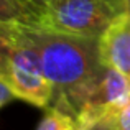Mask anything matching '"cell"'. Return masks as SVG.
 <instances>
[{"label": "cell", "instance_id": "cell-2", "mask_svg": "<svg viewBox=\"0 0 130 130\" xmlns=\"http://www.w3.org/2000/svg\"><path fill=\"white\" fill-rule=\"evenodd\" d=\"M124 0H54L36 10V26L84 38H101L124 13Z\"/></svg>", "mask_w": 130, "mask_h": 130}, {"label": "cell", "instance_id": "cell-3", "mask_svg": "<svg viewBox=\"0 0 130 130\" xmlns=\"http://www.w3.org/2000/svg\"><path fill=\"white\" fill-rule=\"evenodd\" d=\"M0 79L18 99L46 109L51 99V84L46 79L38 54L22 40L0 25Z\"/></svg>", "mask_w": 130, "mask_h": 130}, {"label": "cell", "instance_id": "cell-4", "mask_svg": "<svg viewBox=\"0 0 130 130\" xmlns=\"http://www.w3.org/2000/svg\"><path fill=\"white\" fill-rule=\"evenodd\" d=\"M130 97V83L122 73L110 66H105L99 76L95 86L89 94L86 105L77 115V128L89 125L109 114L110 110L120 107Z\"/></svg>", "mask_w": 130, "mask_h": 130}, {"label": "cell", "instance_id": "cell-10", "mask_svg": "<svg viewBox=\"0 0 130 130\" xmlns=\"http://www.w3.org/2000/svg\"><path fill=\"white\" fill-rule=\"evenodd\" d=\"M77 130H119V128H115L114 125L107 124V122L95 120V122H92V124L84 125V127H81V128H77Z\"/></svg>", "mask_w": 130, "mask_h": 130}, {"label": "cell", "instance_id": "cell-12", "mask_svg": "<svg viewBox=\"0 0 130 130\" xmlns=\"http://www.w3.org/2000/svg\"><path fill=\"white\" fill-rule=\"evenodd\" d=\"M124 10H125V13L130 15V0H124Z\"/></svg>", "mask_w": 130, "mask_h": 130}, {"label": "cell", "instance_id": "cell-11", "mask_svg": "<svg viewBox=\"0 0 130 130\" xmlns=\"http://www.w3.org/2000/svg\"><path fill=\"white\" fill-rule=\"evenodd\" d=\"M23 2L33 10V13H35V22H36V10L44 7V5H48V3H51V2H54V0H23Z\"/></svg>", "mask_w": 130, "mask_h": 130}, {"label": "cell", "instance_id": "cell-9", "mask_svg": "<svg viewBox=\"0 0 130 130\" xmlns=\"http://www.w3.org/2000/svg\"><path fill=\"white\" fill-rule=\"evenodd\" d=\"M15 97H17L15 92L7 86L2 79H0V109H2L3 105H7L10 101H12V99H15Z\"/></svg>", "mask_w": 130, "mask_h": 130}, {"label": "cell", "instance_id": "cell-5", "mask_svg": "<svg viewBox=\"0 0 130 130\" xmlns=\"http://www.w3.org/2000/svg\"><path fill=\"white\" fill-rule=\"evenodd\" d=\"M99 54L105 66L122 73L130 83V15L120 13L99 38Z\"/></svg>", "mask_w": 130, "mask_h": 130}, {"label": "cell", "instance_id": "cell-7", "mask_svg": "<svg viewBox=\"0 0 130 130\" xmlns=\"http://www.w3.org/2000/svg\"><path fill=\"white\" fill-rule=\"evenodd\" d=\"M44 117L36 130H77V122L74 117L58 110V109H44Z\"/></svg>", "mask_w": 130, "mask_h": 130}, {"label": "cell", "instance_id": "cell-6", "mask_svg": "<svg viewBox=\"0 0 130 130\" xmlns=\"http://www.w3.org/2000/svg\"><path fill=\"white\" fill-rule=\"evenodd\" d=\"M35 25V13L23 0H0V25Z\"/></svg>", "mask_w": 130, "mask_h": 130}, {"label": "cell", "instance_id": "cell-8", "mask_svg": "<svg viewBox=\"0 0 130 130\" xmlns=\"http://www.w3.org/2000/svg\"><path fill=\"white\" fill-rule=\"evenodd\" d=\"M99 120L107 122V124L114 125L119 130H130V97L127 102L120 105V107L110 110L109 114H105L104 117H101Z\"/></svg>", "mask_w": 130, "mask_h": 130}, {"label": "cell", "instance_id": "cell-1", "mask_svg": "<svg viewBox=\"0 0 130 130\" xmlns=\"http://www.w3.org/2000/svg\"><path fill=\"white\" fill-rule=\"evenodd\" d=\"M5 26L38 54L43 73L51 84V99L46 109H58L77 119L105 68L99 54V40L36 25L12 23Z\"/></svg>", "mask_w": 130, "mask_h": 130}]
</instances>
